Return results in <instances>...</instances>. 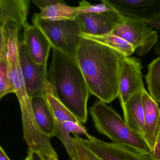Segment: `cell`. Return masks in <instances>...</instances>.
I'll use <instances>...</instances> for the list:
<instances>
[{
    "label": "cell",
    "instance_id": "obj_32",
    "mask_svg": "<svg viewBox=\"0 0 160 160\" xmlns=\"http://www.w3.org/2000/svg\"><path fill=\"white\" fill-rule=\"evenodd\" d=\"M24 160H30V158H29V157L28 155H27V157H26V159Z\"/></svg>",
    "mask_w": 160,
    "mask_h": 160
},
{
    "label": "cell",
    "instance_id": "obj_12",
    "mask_svg": "<svg viewBox=\"0 0 160 160\" xmlns=\"http://www.w3.org/2000/svg\"><path fill=\"white\" fill-rule=\"evenodd\" d=\"M29 0H0V23L19 30L28 24Z\"/></svg>",
    "mask_w": 160,
    "mask_h": 160
},
{
    "label": "cell",
    "instance_id": "obj_1",
    "mask_svg": "<svg viewBox=\"0 0 160 160\" xmlns=\"http://www.w3.org/2000/svg\"><path fill=\"white\" fill-rule=\"evenodd\" d=\"M124 55L81 37L75 59L90 94L109 103L118 98L120 63Z\"/></svg>",
    "mask_w": 160,
    "mask_h": 160
},
{
    "label": "cell",
    "instance_id": "obj_27",
    "mask_svg": "<svg viewBox=\"0 0 160 160\" xmlns=\"http://www.w3.org/2000/svg\"><path fill=\"white\" fill-rule=\"evenodd\" d=\"M5 30V25H2L0 23V52L2 49V46L3 42Z\"/></svg>",
    "mask_w": 160,
    "mask_h": 160
},
{
    "label": "cell",
    "instance_id": "obj_15",
    "mask_svg": "<svg viewBox=\"0 0 160 160\" xmlns=\"http://www.w3.org/2000/svg\"><path fill=\"white\" fill-rule=\"evenodd\" d=\"M142 93H136L122 107L124 121L131 129L143 138L144 112Z\"/></svg>",
    "mask_w": 160,
    "mask_h": 160
},
{
    "label": "cell",
    "instance_id": "obj_13",
    "mask_svg": "<svg viewBox=\"0 0 160 160\" xmlns=\"http://www.w3.org/2000/svg\"><path fill=\"white\" fill-rule=\"evenodd\" d=\"M142 102L144 112L143 139L150 151L155 147L160 124V108L146 90L142 93Z\"/></svg>",
    "mask_w": 160,
    "mask_h": 160
},
{
    "label": "cell",
    "instance_id": "obj_4",
    "mask_svg": "<svg viewBox=\"0 0 160 160\" xmlns=\"http://www.w3.org/2000/svg\"><path fill=\"white\" fill-rule=\"evenodd\" d=\"M33 24L48 40L51 48L75 58L81 39V30L76 20L50 21L34 14Z\"/></svg>",
    "mask_w": 160,
    "mask_h": 160
},
{
    "label": "cell",
    "instance_id": "obj_14",
    "mask_svg": "<svg viewBox=\"0 0 160 160\" xmlns=\"http://www.w3.org/2000/svg\"><path fill=\"white\" fill-rule=\"evenodd\" d=\"M35 120L40 130L48 137L54 136L55 119L45 94L31 98Z\"/></svg>",
    "mask_w": 160,
    "mask_h": 160
},
{
    "label": "cell",
    "instance_id": "obj_21",
    "mask_svg": "<svg viewBox=\"0 0 160 160\" xmlns=\"http://www.w3.org/2000/svg\"><path fill=\"white\" fill-rule=\"evenodd\" d=\"M71 138L75 157L72 160H103L84 142L83 139L74 134Z\"/></svg>",
    "mask_w": 160,
    "mask_h": 160
},
{
    "label": "cell",
    "instance_id": "obj_28",
    "mask_svg": "<svg viewBox=\"0 0 160 160\" xmlns=\"http://www.w3.org/2000/svg\"><path fill=\"white\" fill-rule=\"evenodd\" d=\"M147 24L151 28L153 27V28H156L160 31V19L155 21L152 22L147 23Z\"/></svg>",
    "mask_w": 160,
    "mask_h": 160
},
{
    "label": "cell",
    "instance_id": "obj_19",
    "mask_svg": "<svg viewBox=\"0 0 160 160\" xmlns=\"http://www.w3.org/2000/svg\"><path fill=\"white\" fill-rule=\"evenodd\" d=\"M146 81L150 96L160 103V56L148 65Z\"/></svg>",
    "mask_w": 160,
    "mask_h": 160
},
{
    "label": "cell",
    "instance_id": "obj_11",
    "mask_svg": "<svg viewBox=\"0 0 160 160\" xmlns=\"http://www.w3.org/2000/svg\"><path fill=\"white\" fill-rule=\"evenodd\" d=\"M23 36L22 44L30 58L38 65H47L51 46L42 32L34 24H28Z\"/></svg>",
    "mask_w": 160,
    "mask_h": 160
},
{
    "label": "cell",
    "instance_id": "obj_17",
    "mask_svg": "<svg viewBox=\"0 0 160 160\" xmlns=\"http://www.w3.org/2000/svg\"><path fill=\"white\" fill-rule=\"evenodd\" d=\"M38 15L41 18L50 21L74 20L78 16L76 7L69 6L62 1L41 8Z\"/></svg>",
    "mask_w": 160,
    "mask_h": 160
},
{
    "label": "cell",
    "instance_id": "obj_26",
    "mask_svg": "<svg viewBox=\"0 0 160 160\" xmlns=\"http://www.w3.org/2000/svg\"><path fill=\"white\" fill-rule=\"evenodd\" d=\"M27 155L29 156L30 160H45L44 157L41 154L30 149H29Z\"/></svg>",
    "mask_w": 160,
    "mask_h": 160
},
{
    "label": "cell",
    "instance_id": "obj_6",
    "mask_svg": "<svg viewBox=\"0 0 160 160\" xmlns=\"http://www.w3.org/2000/svg\"><path fill=\"white\" fill-rule=\"evenodd\" d=\"M141 59L131 56H123L119 72L118 98L123 107L131 97L145 90L143 81Z\"/></svg>",
    "mask_w": 160,
    "mask_h": 160
},
{
    "label": "cell",
    "instance_id": "obj_3",
    "mask_svg": "<svg viewBox=\"0 0 160 160\" xmlns=\"http://www.w3.org/2000/svg\"><path fill=\"white\" fill-rule=\"evenodd\" d=\"M90 113L97 131L113 143L142 153L150 151L143 137L131 129L121 116L106 103L96 100L90 108Z\"/></svg>",
    "mask_w": 160,
    "mask_h": 160
},
{
    "label": "cell",
    "instance_id": "obj_16",
    "mask_svg": "<svg viewBox=\"0 0 160 160\" xmlns=\"http://www.w3.org/2000/svg\"><path fill=\"white\" fill-rule=\"evenodd\" d=\"M81 37L107 46L126 57L130 56L135 52L134 48L128 42L111 33L102 35H91L81 33Z\"/></svg>",
    "mask_w": 160,
    "mask_h": 160
},
{
    "label": "cell",
    "instance_id": "obj_29",
    "mask_svg": "<svg viewBox=\"0 0 160 160\" xmlns=\"http://www.w3.org/2000/svg\"><path fill=\"white\" fill-rule=\"evenodd\" d=\"M0 160H10L1 146H0Z\"/></svg>",
    "mask_w": 160,
    "mask_h": 160
},
{
    "label": "cell",
    "instance_id": "obj_8",
    "mask_svg": "<svg viewBox=\"0 0 160 160\" xmlns=\"http://www.w3.org/2000/svg\"><path fill=\"white\" fill-rule=\"evenodd\" d=\"M20 64L27 94L30 98L44 94L48 80L47 65L36 64L29 57L21 41L20 48Z\"/></svg>",
    "mask_w": 160,
    "mask_h": 160
},
{
    "label": "cell",
    "instance_id": "obj_5",
    "mask_svg": "<svg viewBox=\"0 0 160 160\" xmlns=\"http://www.w3.org/2000/svg\"><path fill=\"white\" fill-rule=\"evenodd\" d=\"M111 34L128 42L139 56H143L157 45L159 38L158 32L153 30L146 23L126 17L123 23Z\"/></svg>",
    "mask_w": 160,
    "mask_h": 160
},
{
    "label": "cell",
    "instance_id": "obj_2",
    "mask_svg": "<svg viewBox=\"0 0 160 160\" xmlns=\"http://www.w3.org/2000/svg\"><path fill=\"white\" fill-rule=\"evenodd\" d=\"M48 81L55 96L79 120H88L87 103L90 93L75 58L52 49Z\"/></svg>",
    "mask_w": 160,
    "mask_h": 160
},
{
    "label": "cell",
    "instance_id": "obj_7",
    "mask_svg": "<svg viewBox=\"0 0 160 160\" xmlns=\"http://www.w3.org/2000/svg\"><path fill=\"white\" fill-rule=\"evenodd\" d=\"M126 18L118 11H111L79 15L75 20L82 34L102 35L111 34Z\"/></svg>",
    "mask_w": 160,
    "mask_h": 160
},
{
    "label": "cell",
    "instance_id": "obj_18",
    "mask_svg": "<svg viewBox=\"0 0 160 160\" xmlns=\"http://www.w3.org/2000/svg\"><path fill=\"white\" fill-rule=\"evenodd\" d=\"M4 37L0 52V100L6 95L15 93L14 85L8 77V66L7 58V29L5 25Z\"/></svg>",
    "mask_w": 160,
    "mask_h": 160
},
{
    "label": "cell",
    "instance_id": "obj_30",
    "mask_svg": "<svg viewBox=\"0 0 160 160\" xmlns=\"http://www.w3.org/2000/svg\"><path fill=\"white\" fill-rule=\"evenodd\" d=\"M154 50H155L156 54L160 56V42L156 45L154 48Z\"/></svg>",
    "mask_w": 160,
    "mask_h": 160
},
{
    "label": "cell",
    "instance_id": "obj_9",
    "mask_svg": "<svg viewBox=\"0 0 160 160\" xmlns=\"http://www.w3.org/2000/svg\"><path fill=\"white\" fill-rule=\"evenodd\" d=\"M106 2L125 17L147 23L160 19V0H111Z\"/></svg>",
    "mask_w": 160,
    "mask_h": 160
},
{
    "label": "cell",
    "instance_id": "obj_10",
    "mask_svg": "<svg viewBox=\"0 0 160 160\" xmlns=\"http://www.w3.org/2000/svg\"><path fill=\"white\" fill-rule=\"evenodd\" d=\"M84 142L103 160H155L150 151L142 153L115 143H107L90 135Z\"/></svg>",
    "mask_w": 160,
    "mask_h": 160
},
{
    "label": "cell",
    "instance_id": "obj_24",
    "mask_svg": "<svg viewBox=\"0 0 160 160\" xmlns=\"http://www.w3.org/2000/svg\"><path fill=\"white\" fill-rule=\"evenodd\" d=\"M155 160H160V124L155 147L152 151H150Z\"/></svg>",
    "mask_w": 160,
    "mask_h": 160
},
{
    "label": "cell",
    "instance_id": "obj_25",
    "mask_svg": "<svg viewBox=\"0 0 160 160\" xmlns=\"http://www.w3.org/2000/svg\"><path fill=\"white\" fill-rule=\"evenodd\" d=\"M62 1L61 0H32V2L40 9Z\"/></svg>",
    "mask_w": 160,
    "mask_h": 160
},
{
    "label": "cell",
    "instance_id": "obj_23",
    "mask_svg": "<svg viewBox=\"0 0 160 160\" xmlns=\"http://www.w3.org/2000/svg\"><path fill=\"white\" fill-rule=\"evenodd\" d=\"M65 129L68 133L74 134H82L86 137L87 140H89L90 135L88 134L87 130L82 123H77L72 121H67L62 124Z\"/></svg>",
    "mask_w": 160,
    "mask_h": 160
},
{
    "label": "cell",
    "instance_id": "obj_31",
    "mask_svg": "<svg viewBox=\"0 0 160 160\" xmlns=\"http://www.w3.org/2000/svg\"><path fill=\"white\" fill-rule=\"evenodd\" d=\"M44 158L45 160H59L58 157H44Z\"/></svg>",
    "mask_w": 160,
    "mask_h": 160
},
{
    "label": "cell",
    "instance_id": "obj_22",
    "mask_svg": "<svg viewBox=\"0 0 160 160\" xmlns=\"http://www.w3.org/2000/svg\"><path fill=\"white\" fill-rule=\"evenodd\" d=\"M76 10L78 15L90 13H100L107 11H116L105 0H102L101 3L95 5L91 4L87 1H82L79 3L78 6L76 7Z\"/></svg>",
    "mask_w": 160,
    "mask_h": 160
},
{
    "label": "cell",
    "instance_id": "obj_20",
    "mask_svg": "<svg viewBox=\"0 0 160 160\" xmlns=\"http://www.w3.org/2000/svg\"><path fill=\"white\" fill-rule=\"evenodd\" d=\"M6 26V25H5ZM7 58L8 65H14L20 61V48L21 41L18 37L19 30L7 26Z\"/></svg>",
    "mask_w": 160,
    "mask_h": 160
}]
</instances>
